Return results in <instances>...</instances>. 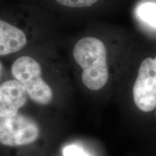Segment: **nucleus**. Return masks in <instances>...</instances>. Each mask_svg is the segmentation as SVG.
Returning a JSON list of instances; mask_svg holds the SVG:
<instances>
[{
  "instance_id": "7",
  "label": "nucleus",
  "mask_w": 156,
  "mask_h": 156,
  "mask_svg": "<svg viewBox=\"0 0 156 156\" xmlns=\"http://www.w3.org/2000/svg\"><path fill=\"white\" fill-rule=\"evenodd\" d=\"M137 15L142 21L156 28V4L147 2L140 5Z\"/></svg>"
},
{
  "instance_id": "4",
  "label": "nucleus",
  "mask_w": 156,
  "mask_h": 156,
  "mask_svg": "<svg viewBox=\"0 0 156 156\" xmlns=\"http://www.w3.org/2000/svg\"><path fill=\"white\" fill-rule=\"evenodd\" d=\"M40 136V128L34 119L18 114L0 119V144L20 147L34 143Z\"/></svg>"
},
{
  "instance_id": "9",
  "label": "nucleus",
  "mask_w": 156,
  "mask_h": 156,
  "mask_svg": "<svg viewBox=\"0 0 156 156\" xmlns=\"http://www.w3.org/2000/svg\"><path fill=\"white\" fill-rule=\"evenodd\" d=\"M3 73H4V67H3V64L0 62V80H1L2 77L3 75Z\"/></svg>"
},
{
  "instance_id": "6",
  "label": "nucleus",
  "mask_w": 156,
  "mask_h": 156,
  "mask_svg": "<svg viewBox=\"0 0 156 156\" xmlns=\"http://www.w3.org/2000/svg\"><path fill=\"white\" fill-rule=\"evenodd\" d=\"M28 98L25 87L16 80L12 78L0 83V119L18 114Z\"/></svg>"
},
{
  "instance_id": "1",
  "label": "nucleus",
  "mask_w": 156,
  "mask_h": 156,
  "mask_svg": "<svg viewBox=\"0 0 156 156\" xmlns=\"http://www.w3.org/2000/svg\"><path fill=\"white\" fill-rule=\"evenodd\" d=\"M57 23L34 0L0 16V56H15L38 45H59Z\"/></svg>"
},
{
  "instance_id": "3",
  "label": "nucleus",
  "mask_w": 156,
  "mask_h": 156,
  "mask_svg": "<svg viewBox=\"0 0 156 156\" xmlns=\"http://www.w3.org/2000/svg\"><path fill=\"white\" fill-rule=\"evenodd\" d=\"M38 46L29 48L14 56L10 73L13 79L23 85L29 99L36 104L47 106L52 102L55 93L53 87L42 78Z\"/></svg>"
},
{
  "instance_id": "2",
  "label": "nucleus",
  "mask_w": 156,
  "mask_h": 156,
  "mask_svg": "<svg viewBox=\"0 0 156 156\" xmlns=\"http://www.w3.org/2000/svg\"><path fill=\"white\" fill-rule=\"evenodd\" d=\"M67 46L83 86L91 91L106 86L109 80V50L104 38L86 29L70 37Z\"/></svg>"
},
{
  "instance_id": "10",
  "label": "nucleus",
  "mask_w": 156,
  "mask_h": 156,
  "mask_svg": "<svg viewBox=\"0 0 156 156\" xmlns=\"http://www.w3.org/2000/svg\"><path fill=\"white\" fill-rule=\"evenodd\" d=\"M155 109H156V108H155ZM155 115H156V112H155Z\"/></svg>"
},
{
  "instance_id": "8",
  "label": "nucleus",
  "mask_w": 156,
  "mask_h": 156,
  "mask_svg": "<svg viewBox=\"0 0 156 156\" xmlns=\"http://www.w3.org/2000/svg\"><path fill=\"white\" fill-rule=\"evenodd\" d=\"M63 156H90L80 146L69 145L66 146L62 151Z\"/></svg>"
},
{
  "instance_id": "5",
  "label": "nucleus",
  "mask_w": 156,
  "mask_h": 156,
  "mask_svg": "<svg viewBox=\"0 0 156 156\" xmlns=\"http://www.w3.org/2000/svg\"><path fill=\"white\" fill-rule=\"evenodd\" d=\"M134 103L140 110L150 112L156 108V56L142 62L133 85Z\"/></svg>"
}]
</instances>
